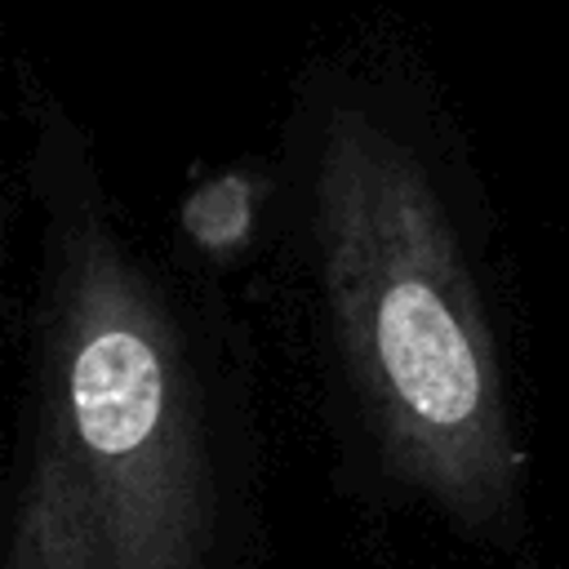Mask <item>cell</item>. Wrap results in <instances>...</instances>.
<instances>
[{
  "label": "cell",
  "instance_id": "cell-1",
  "mask_svg": "<svg viewBox=\"0 0 569 569\" xmlns=\"http://www.w3.org/2000/svg\"><path fill=\"white\" fill-rule=\"evenodd\" d=\"M280 227L373 458L467 533H511L529 453L502 360L485 196L418 76L365 53L298 71Z\"/></svg>",
  "mask_w": 569,
  "mask_h": 569
},
{
  "label": "cell",
  "instance_id": "cell-2",
  "mask_svg": "<svg viewBox=\"0 0 569 569\" xmlns=\"http://www.w3.org/2000/svg\"><path fill=\"white\" fill-rule=\"evenodd\" d=\"M31 445L0 569H209L218 453L200 280L156 253L89 129L31 71Z\"/></svg>",
  "mask_w": 569,
  "mask_h": 569
},
{
  "label": "cell",
  "instance_id": "cell-3",
  "mask_svg": "<svg viewBox=\"0 0 569 569\" xmlns=\"http://www.w3.org/2000/svg\"><path fill=\"white\" fill-rule=\"evenodd\" d=\"M173 262L196 280L231 276L276 244L280 227V164L276 156H236L191 169L173 200Z\"/></svg>",
  "mask_w": 569,
  "mask_h": 569
},
{
  "label": "cell",
  "instance_id": "cell-4",
  "mask_svg": "<svg viewBox=\"0 0 569 569\" xmlns=\"http://www.w3.org/2000/svg\"><path fill=\"white\" fill-rule=\"evenodd\" d=\"M4 84H9V67L0 53V227H4Z\"/></svg>",
  "mask_w": 569,
  "mask_h": 569
}]
</instances>
